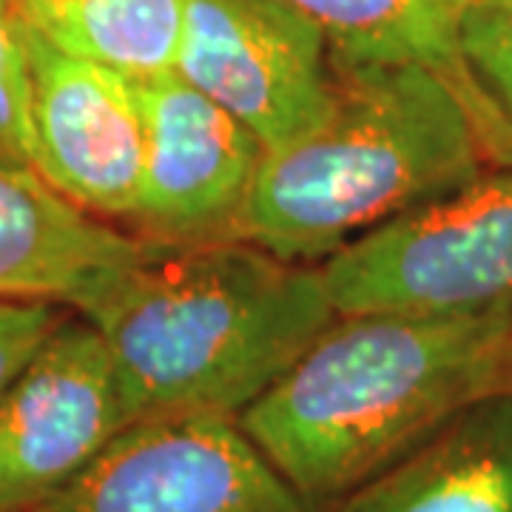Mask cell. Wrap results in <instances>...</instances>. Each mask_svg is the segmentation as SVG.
<instances>
[{"instance_id": "1", "label": "cell", "mask_w": 512, "mask_h": 512, "mask_svg": "<svg viewBox=\"0 0 512 512\" xmlns=\"http://www.w3.org/2000/svg\"><path fill=\"white\" fill-rule=\"evenodd\" d=\"M501 387L512 316L339 313L237 421L328 512Z\"/></svg>"}, {"instance_id": "2", "label": "cell", "mask_w": 512, "mask_h": 512, "mask_svg": "<svg viewBox=\"0 0 512 512\" xmlns=\"http://www.w3.org/2000/svg\"><path fill=\"white\" fill-rule=\"evenodd\" d=\"M74 313L106 342L134 421L239 419L339 316L322 265L251 239L146 242Z\"/></svg>"}, {"instance_id": "3", "label": "cell", "mask_w": 512, "mask_h": 512, "mask_svg": "<svg viewBox=\"0 0 512 512\" xmlns=\"http://www.w3.org/2000/svg\"><path fill=\"white\" fill-rule=\"evenodd\" d=\"M490 168L476 117L450 80L424 66L336 60L328 114L265 154L242 237L322 265Z\"/></svg>"}, {"instance_id": "4", "label": "cell", "mask_w": 512, "mask_h": 512, "mask_svg": "<svg viewBox=\"0 0 512 512\" xmlns=\"http://www.w3.org/2000/svg\"><path fill=\"white\" fill-rule=\"evenodd\" d=\"M322 274L339 313L512 316V168L367 234Z\"/></svg>"}, {"instance_id": "5", "label": "cell", "mask_w": 512, "mask_h": 512, "mask_svg": "<svg viewBox=\"0 0 512 512\" xmlns=\"http://www.w3.org/2000/svg\"><path fill=\"white\" fill-rule=\"evenodd\" d=\"M37 512H322L228 416L128 424Z\"/></svg>"}, {"instance_id": "6", "label": "cell", "mask_w": 512, "mask_h": 512, "mask_svg": "<svg viewBox=\"0 0 512 512\" xmlns=\"http://www.w3.org/2000/svg\"><path fill=\"white\" fill-rule=\"evenodd\" d=\"M174 72L268 151L316 126L336 94L330 40L285 0H185Z\"/></svg>"}, {"instance_id": "7", "label": "cell", "mask_w": 512, "mask_h": 512, "mask_svg": "<svg viewBox=\"0 0 512 512\" xmlns=\"http://www.w3.org/2000/svg\"><path fill=\"white\" fill-rule=\"evenodd\" d=\"M128 424L126 396L100 333L63 316L0 390V512H37Z\"/></svg>"}, {"instance_id": "8", "label": "cell", "mask_w": 512, "mask_h": 512, "mask_svg": "<svg viewBox=\"0 0 512 512\" xmlns=\"http://www.w3.org/2000/svg\"><path fill=\"white\" fill-rule=\"evenodd\" d=\"M146 157L128 234L151 245L245 239V211L268 148L177 72L140 83Z\"/></svg>"}, {"instance_id": "9", "label": "cell", "mask_w": 512, "mask_h": 512, "mask_svg": "<svg viewBox=\"0 0 512 512\" xmlns=\"http://www.w3.org/2000/svg\"><path fill=\"white\" fill-rule=\"evenodd\" d=\"M29 63L35 171L92 217L128 231L146 157L140 83L66 55L32 29Z\"/></svg>"}, {"instance_id": "10", "label": "cell", "mask_w": 512, "mask_h": 512, "mask_svg": "<svg viewBox=\"0 0 512 512\" xmlns=\"http://www.w3.org/2000/svg\"><path fill=\"white\" fill-rule=\"evenodd\" d=\"M146 242L66 200L35 168L0 160V302L77 311Z\"/></svg>"}, {"instance_id": "11", "label": "cell", "mask_w": 512, "mask_h": 512, "mask_svg": "<svg viewBox=\"0 0 512 512\" xmlns=\"http://www.w3.org/2000/svg\"><path fill=\"white\" fill-rule=\"evenodd\" d=\"M328 512H512V387L464 407Z\"/></svg>"}, {"instance_id": "12", "label": "cell", "mask_w": 512, "mask_h": 512, "mask_svg": "<svg viewBox=\"0 0 512 512\" xmlns=\"http://www.w3.org/2000/svg\"><path fill=\"white\" fill-rule=\"evenodd\" d=\"M325 32L342 63L424 66L450 80L476 117L493 168H512V131L467 69L461 29L476 0H285Z\"/></svg>"}, {"instance_id": "13", "label": "cell", "mask_w": 512, "mask_h": 512, "mask_svg": "<svg viewBox=\"0 0 512 512\" xmlns=\"http://www.w3.org/2000/svg\"><path fill=\"white\" fill-rule=\"evenodd\" d=\"M20 12L55 49L134 83L177 66L185 0H20Z\"/></svg>"}, {"instance_id": "14", "label": "cell", "mask_w": 512, "mask_h": 512, "mask_svg": "<svg viewBox=\"0 0 512 512\" xmlns=\"http://www.w3.org/2000/svg\"><path fill=\"white\" fill-rule=\"evenodd\" d=\"M0 160L35 168L29 29L20 0H0Z\"/></svg>"}, {"instance_id": "15", "label": "cell", "mask_w": 512, "mask_h": 512, "mask_svg": "<svg viewBox=\"0 0 512 512\" xmlns=\"http://www.w3.org/2000/svg\"><path fill=\"white\" fill-rule=\"evenodd\" d=\"M467 69L512 131V6L476 3L461 29Z\"/></svg>"}, {"instance_id": "16", "label": "cell", "mask_w": 512, "mask_h": 512, "mask_svg": "<svg viewBox=\"0 0 512 512\" xmlns=\"http://www.w3.org/2000/svg\"><path fill=\"white\" fill-rule=\"evenodd\" d=\"M60 319L57 305L0 302V390L18 376Z\"/></svg>"}, {"instance_id": "17", "label": "cell", "mask_w": 512, "mask_h": 512, "mask_svg": "<svg viewBox=\"0 0 512 512\" xmlns=\"http://www.w3.org/2000/svg\"><path fill=\"white\" fill-rule=\"evenodd\" d=\"M476 3H484V6H512V0H476Z\"/></svg>"}]
</instances>
